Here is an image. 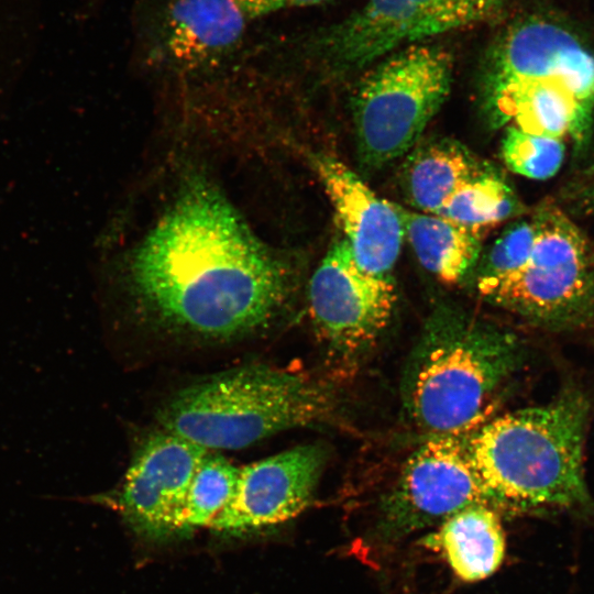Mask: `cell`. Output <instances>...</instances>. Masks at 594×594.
<instances>
[{
    "mask_svg": "<svg viewBox=\"0 0 594 594\" xmlns=\"http://www.w3.org/2000/svg\"><path fill=\"white\" fill-rule=\"evenodd\" d=\"M143 314L174 333L229 341L264 329L292 295L289 268L210 182L193 179L129 266Z\"/></svg>",
    "mask_w": 594,
    "mask_h": 594,
    "instance_id": "obj_1",
    "label": "cell"
},
{
    "mask_svg": "<svg viewBox=\"0 0 594 594\" xmlns=\"http://www.w3.org/2000/svg\"><path fill=\"white\" fill-rule=\"evenodd\" d=\"M522 358L512 331L440 304L426 318L405 363L400 382L405 415L430 436L470 433L491 419Z\"/></svg>",
    "mask_w": 594,
    "mask_h": 594,
    "instance_id": "obj_2",
    "label": "cell"
},
{
    "mask_svg": "<svg viewBox=\"0 0 594 594\" xmlns=\"http://www.w3.org/2000/svg\"><path fill=\"white\" fill-rule=\"evenodd\" d=\"M588 413L585 395L569 389L550 404L503 414L464 435L466 455L493 506L591 515L583 472Z\"/></svg>",
    "mask_w": 594,
    "mask_h": 594,
    "instance_id": "obj_3",
    "label": "cell"
},
{
    "mask_svg": "<svg viewBox=\"0 0 594 594\" xmlns=\"http://www.w3.org/2000/svg\"><path fill=\"white\" fill-rule=\"evenodd\" d=\"M339 393L317 376L245 365L185 386L162 404L161 429L210 450H238L278 432L333 422Z\"/></svg>",
    "mask_w": 594,
    "mask_h": 594,
    "instance_id": "obj_4",
    "label": "cell"
},
{
    "mask_svg": "<svg viewBox=\"0 0 594 594\" xmlns=\"http://www.w3.org/2000/svg\"><path fill=\"white\" fill-rule=\"evenodd\" d=\"M452 58L430 44H411L373 67L353 97L358 156L378 168L407 153L449 96Z\"/></svg>",
    "mask_w": 594,
    "mask_h": 594,
    "instance_id": "obj_5",
    "label": "cell"
},
{
    "mask_svg": "<svg viewBox=\"0 0 594 594\" xmlns=\"http://www.w3.org/2000/svg\"><path fill=\"white\" fill-rule=\"evenodd\" d=\"M535 244L517 271L477 284L490 302L552 330L594 320V248L559 208L543 206L531 219Z\"/></svg>",
    "mask_w": 594,
    "mask_h": 594,
    "instance_id": "obj_6",
    "label": "cell"
},
{
    "mask_svg": "<svg viewBox=\"0 0 594 594\" xmlns=\"http://www.w3.org/2000/svg\"><path fill=\"white\" fill-rule=\"evenodd\" d=\"M479 504L494 507L466 455L464 435H433L407 458L382 497L376 532L397 541Z\"/></svg>",
    "mask_w": 594,
    "mask_h": 594,
    "instance_id": "obj_7",
    "label": "cell"
},
{
    "mask_svg": "<svg viewBox=\"0 0 594 594\" xmlns=\"http://www.w3.org/2000/svg\"><path fill=\"white\" fill-rule=\"evenodd\" d=\"M308 302L318 338L345 360L366 351L387 328L396 292L391 277L363 271L343 239L332 244L314 272Z\"/></svg>",
    "mask_w": 594,
    "mask_h": 594,
    "instance_id": "obj_8",
    "label": "cell"
},
{
    "mask_svg": "<svg viewBox=\"0 0 594 594\" xmlns=\"http://www.w3.org/2000/svg\"><path fill=\"white\" fill-rule=\"evenodd\" d=\"M207 452L161 429L138 446L120 488L92 498L113 506L142 538L162 541L177 536L188 488Z\"/></svg>",
    "mask_w": 594,
    "mask_h": 594,
    "instance_id": "obj_9",
    "label": "cell"
},
{
    "mask_svg": "<svg viewBox=\"0 0 594 594\" xmlns=\"http://www.w3.org/2000/svg\"><path fill=\"white\" fill-rule=\"evenodd\" d=\"M471 24L455 0H366L328 29L320 50L341 73H353L437 34Z\"/></svg>",
    "mask_w": 594,
    "mask_h": 594,
    "instance_id": "obj_10",
    "label": "cell"
},
{
    "mask_svg": "<svg viewBox=\"0 0 594 594\" xmlns=\"http://www.w3.org/2000/svg\"><path fill=\"white\" fill-rule=\"evenodd\" d=\"M526 80H553L566 86L594 110V53L563 24L531 15L509 25L488 51L483 97Z\"/></svg>",
    "mask_w": 594,
    "mask_h": 594,
    "instance_id": "obj_11",
    "label": "cell"
},
{
    "mask_svg": "<svg viewBox=\"0 0 594 594\" xmlns=\"http://www.w3.org/2000/svg\"><path fill=\"white\" fill-rule=\"evenodd\" d=\"M322 444H302L240 468L234 494L210 528L229 536L283 524L310 503L326 465Z\"/></svg>",
    "mask_w": 594,
    "mask_h": 594,
    "instance_id": "obj_12",
    "label": "cell"
},
{
    "mask_svg": "<svg viewBox=\"0 0 594 594\" xmlns=\"http://www.w3.org/2000/svg\"><path fill=\"white\" fill-rule=\"evenodd\" d=\"M358 265L391 277L405 237L398 206L380 198L351 168L328 155L312 157Z\"/></svg>",
    "mask_w": 594,
    "mask_h": 594,
    "instance_id": "obj_13",
    "label": "cell"
},
{
    "mask_svg": "<svg viewBox=\"0 0 594 594\" xmlns=\"http://www.w3.org/2000/svg\"><path fill=\"white\" fill-rule=\"evenodd\" d=\"M493 127L510 121L534 134L561 139L570 134L583 144L592 127L593 109L566 86L553 80H526L507 85L483 97Z\"/></svg>",
    "mask_w": 594,
    "mask_h": 594,
    "instance_id": "obj_14",
    "label": "cell"
},
{
    "mask_svg": "<svg viewBox=\"0 0 594 594\" xmlns=\"http://www.w3.org/2000/svg\"><path fill=\"white\" fill-rule=\"evenodd\" d=\"M246 19L235 0H172L161 21L158 42L176 64L202 65L238 45Z\"/></svg>",
    "mask_w": 594,
    "mask_h": 594,
    "instance_id": "obj_15",
    "label": "cell"
},
{
    "mask_svg": "<svg viewBox=\"0 0 594 594\" xmlns=\"http://www.w3.org/2000/svg\"><path fill=\"white\" fill-rule=\"evenodd\" d=\"M440 525L436 541L458 579L474 583L498 570L505 557L506 541L494 507L472 505Z\"/></svg>",
    "mask_w": 594,
    "mask_h": 594,
    "instance_id": "obj_16",
    "label": "cell"
},
{
    "mask_svg": "<svg viewBox=\"0 0 594 594\" xmlns=\"http://www.w3.org/2000/svg\"><path fill=\"white\" fill-rule=\"evenodd\" d=\"M398 210L419 263L444 284L463 280L479 258L480 232L436 213Z\"/></svg>",
    "mask_w": 594,
    "mask_h": 594,
    "instance_id": "obj_17",
    "label": "cell"
},
{
    "mask_svg": "<svg viewBox=\"0 0 594 594\" xmlns=\"http://www.w3.org/2000/svg\"><path fill=\"white\" fill-rule=\"evenodd\" d=\"M484 170L463 145L439 139L411 152L403 180L410 204L422 212L436 213L461 186Z\"/></svg>",
    "mask_w": 594,
    "mask_h": 594,
    "instance_id": "obj_18",
    "label": "cell"
},
{
    "mask_svg": "<svg viewBox=\"0 0 594 594\" xmlns=\"http://www.w3.org/2000/svg\"><path fill=\"white\" fill-rule=\"evenodd\" d=\"M518 208L507 183L485 169L461 186L436 215L481 233L512 217Z\"/></svg>",
    "mask_w": 594,
    "mask_h": 594,
    "instance_id": "obj_19",
    "label": "cell"
},
{
    "mask_svg": "<svg viewBox=\"0 0 594 594\" xmlns=\"http://www.w3.org/2000/svg\"><path fill=\"white\" fill-rule=\"evenodd\" d=\"M240 468L220 454H205L200 461L182 509L177 536H185L202 527H210L231 501Z\"/></svg>",
    "mask_w": 594,
    "mask_h": 594,
    "instance_id": "obj_20",
    "label": "cell"
},
{
    "mask_svg": "<svg viewBox=\"0 0 594 594\" xmlns=\"http://www.w3.org/2000/svg\"><path fill=\"white\" fill-rule=\"evenodd\" d=\"M502 156L514 173L542 180L559 170L564 157V144L561 139L529 133L510 125L503 139Z\"/></svg>",
    "mask_w": 594,
    "mask_h": 594,
    "instance_id": "obj_21",
    "label": "cell"
},
{
    "mask_svg": "<svg viewBox=\"0 0 594 594\" xmlns=\"http://www.w3.org/2000/svg\"><path fill=\"white\" fill-rule=\"evenodd\" d=\"M532 220L508 227L491 248L476 285L501 278L520 268L529 258L535 244Z\"/></svg>",
    "mask_w": 594,
    "mask_h": 594,
    "instance_id": "obj_22",
    "label": "cell"
},
{
    "mask_svg": "<svg viewBox=\"0 0 594 594\" xmlns=\"http://www.w3.org/2000/svg\"><path fill=\"white\" fill-rule=\"evenodd\" d=\"M245 15L256 18L279 10L317 4L326 0H235Z\"/></svg>",
    "mask_w": 594,
    "mask_h": 594,
    "instance_id": "obj_23",
    "label": "cell"
},
{
    "mask_svg": "<svg viewBox=\"0 0 594 594\" xmlns=\"http://www.w3.org/2000/svg\"><path fill=\"white\" fill-rule=\"evenodd\" d=\"M466 14L471 24L484 21L494 15L503 0H455Z\"/></svg>",
    "mask_w": 594,
    "mask_h": 594,
    "instance_id": "obj_24",
    "label": "cell"
},
{
    "mask_svg": "<svg viewBox=\"0 0 594 594\" xmlns=\"http://www.w3.org/2000/svg\"><path fill=\"white\" fill-rule=\"evenodd\" d=\"M583 204L588 211H594V183L585 190Z\"/></svg>",
    "mask_w": 594,
    "mask_h": 594,
    "instance_id": "obj_25",
    "label": "cell"
}]
</instances>
